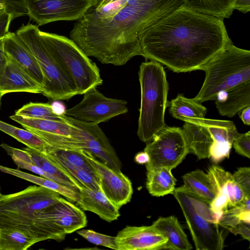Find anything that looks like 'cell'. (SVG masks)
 I'll return each mask as SVG.
<instances>
[{
	"label": "cell",
	"instance_id": "obj_1",
	"mask_svg": "<svg viewBox=\"0 0 250 250\" xmlns=\"http://www.w3.org/2000/svg\"><path fill=\"white\" fill-rule=\"evenodd\" d=\"M183 0H112L95 4L70 33L88 57L103 64L125 65L142 56L140 40L150 27L183 4Z\"/></svg>",
	"mask_w": 250,
	"mask_h": 250
},
{
	"label": "cell",
	"instance_id": "obj_2",
	"mask_svg": "<svg viewBox=\"0 0 250 250\" xmlns=\"http://www.w3.org/2000/svg\"><path fill=\"white\" fill-rule=\"evenodd\" d=\"M232 42L223 21L183 5L142 36V56L177 73L201 70Z\"/></svg>",
	"mask_w": 250,
	"mask_h": 250
},
{
	"label": "cell",
	"instance_id": "obj_3",
	"mask_svg": "<svg viewBox=\"0 0 250 250\" xmlns=\"http://www.w3.org/2000/svg\"><path fill=\"white\" fill-rule=\"evenodd\" d=\"M138 75L141 105L137 134L146 143L166 126L168 83L163 66L154 61L142 63Z\"/></svg>",
	"mask_w": 250,
	"mask_h": 250
},
{
	"label": "cell",
	"instance_id": "obj_4",
	"mask_svg": "<svg viewBox=\"0 0 250 250\" xmlns=\"http://www.w3.org/2000/svg\"><path fill=\"white\" fill-rule=\"evenodd\" d=\"M201 70L205 72V79L194 98L201 103L215 100L220 92L250 81V51L230 43Z\"/></svg>",
	"mask_w": 250,
	"mask_h": 250
},
{
	"label": "cell",
	"instance_id": "obj_5",
	"mask_svg": "<svg viewBox=\"0 0 250 250\" xmlns=\"http://www.w3.org/2000/svg\"><path fill=\"white\" fill-rule=\"evenodd\" d=\"M46 47L63 70L73 80L78 94H84L103 83L96 64L71 39L40 30Z\"/></svg>",
	"mask_w": 250,
	"mask_h": 250
},
{
	"label": "cell",
	"instance_id": "obj_6",
	"mask_svg": "<svg viewBox=\"0 0 250 250\" xmlns=\"http://www.w3.org/2000/svg\"><path fill=\"white\" fill-rule=\"evenodd\" d=\"M56 191L41 186H30L19 192L0 196V228L15 226L39 235L35 225L37 214L58 201Z\"/></svg>",
	"mask_w": 250,
	"mask_h": 250
},
{
	"label": "cell",
	"instance_id": "obj_7",
	"mask_svg": "<svg viewBox=\"0 0 250 250\" xmlns=\"http://www.w3.org/2000/svg\"><path fill=\"white\" fill-rule=\"evenodd\" d=\"M38 25L22 24L16 34L35 57L43 76L42 94L53 100H65L78 95L73 80L63 70L44 45Z\"/></svg>",
	"mask_w": 250,
	"mask_h": 250
},
{
	"label": "cell",
	"instance_id": "obj_8",
	"mask_svg": "<svg viewBox=\"0 0 250 250\" xmlns=\"http://www.w3.org/2000/svg\"><path fill=\"white\" fill-rule=\"evenodd\" d=\"M177 200L197 250H221L224 238L219 218L210 203L189 192L175 188L172 193Z\"/></svg>",
	"mask_w": 250,
	"mask_h": 250
},
{
	"label": "cell",
	"instance_id": "obj_9",
	"mask_svg": "<svg viewBox=\"0 0 250 250\" xmlns=\"http://www.w3.org/2000/svg\"><path fill=\"white\" fill-rule=\"evenodd\" d=\"M87 223L84 212L62 197L39 211L35 221L42 241L63 240L67 234L84 228Z\"/></svg>",
	"mask_w": 250,
	"mask_h": 250
},
{
	"label": "cell",
	"instance_id": "obj_10",
	"mask_svg": "<svg viewBox=\"0 0 250 250\" xmlns=\"http://www.w3.org/2000/svg\"><path fill=\"white\" fill-rule=\"evenodd\" d=\"M146 144L144 151L149 156L147 171L158 167L172 170L189 153L183 129L178 127L166 125Z\"/></svg>",
	"mask_w": 250,
	"mask_h": 250
},
{
	"label": "cell",
	"instance_id": "obj_11",
	"mask_svg": "<svg viewBox=\"0 0 250 250\" xmlns=\"http://www.w3.org/2000/svg\"><path fill=\"white\" fill-rule=\"evenodd\" d=\"M98 0H24L30 19L38 26L60 21H78Z\"/></svg>",
	"mask_w": 250,
	"mask_h": 250
},
{
	"label": "cell",
	"instance_id": "obj_12",
	"mask_svg": "<svg viewBox=\"0 0 250 250\" xmlns=\"http://www.w3.org/2000/svg\"><path fill=\"white\" fill-rule=\"evenodd\" d=\"M127 111L126 101L106 97L94 87L84 94L79 103L66 109L65 115L98 125Z\"/></svg>",
	"mask_w": 250,
	"mask_h": 250
},
{
	"label": "cell",
	"instance_id": "obj_13",
	"mask_svg": "<svg viewBox=\"0 0 250 250\" xmlns=\"http://www.w3.org/2000/svg\"><path fill=\"white\" fill-rule=\"evenodd\" d=\"M81 151L97 173L101 189L107 198L120 208L129 202L133 188L128 178L121 171L110 167L89 152L83 149Z\"/></svg>",
	"mask_w": 250,
	"mask_h": 250
},
{
	"label": "cell",
	"instance_id": "obj_14",
	"mask_svg": "<svg viewBox=\"0 0 250 250\" xmlns=\"http://www.w3.org/2000/svg\"><path fill=\"white\" fill-rule=\"evenodd\" d=\"M213 187L215 197L210 203V207L219 220L222 214L236 206L246 196L242 188L233 179V175L221 167L212 165L207 172Z\"/></svg>",
	"mask_w": 250,
	"mask_h": 250
},
{
	"label": "cell",
	"instance_id": "obj_15",
	"mask_svg": "<svg viewBox=\"0 0 250 250\" xmlns=\"http://www.w3.org/2000/svg\"><path fill=\"white\" fill-rule=\"evenodd\" d=\"M64 119L82 131L86 151L110 167L121 171V163L116 152L98 125L63 115Z\"/></svg>",
	"mask_w": 250,
	"mask_h": 250
},
{
	"label": "cell",
	"instance_id": "obj_16",
	"mask_svg": "<svg viewBox=\"0 0 250 250\" xmlns=\"http://www.w3.org/2000/svg\"><path fill=\"white\" fill-rule=\"evenodd\" d=\"M115 238L117 250H159L167 241V238L152 225L127 226Z\"/></svg>",
	"mask_w": 250,
	"mask_h": 250
},
{
	"label": "cell",
	"instance_id": "obj_17",
	"mask_svg": "<svg viewBox=\"0 0 250 250\" xmlns=\"http://www.w3.org/2000/svg\"><path fill=\"white\" fill-rule=\"evenodd\" d=\"M42 86L15 61L8 57L0 74V95L12 92L42 93Z\"/></svg>",
	"mask_w": 250,
	"mask_h": 250
},
{
	"label": "cell",
	"instance_id": "obj_18",
	"mask_svg": "<svg viewBox=\"0 0 250 250\" xmlns=\"http://www.w3.org/2000/svg\"><path fill=\"white\" fill-rule=\"evenodd\" d=\"M203 123L213 140L209 150V157L215 163L228 157L233 140L238 133L235 124L230 121L206 118Z\"/></svg>",
	"mask_w": 250,
	"mask_h": 250
},
{
	"label": "cell",
	"instance_id": "obj_19",
	"mask_svg": "<svg viewBox=\"0 0 250 250\" xmlns=\"http://www.w3.org/2000/svg\"><path fill=\"white\" fill-rule=\"evenodd\" d=\"M3 42L7 56L18 63L43 87L44 80L41 68L24 41L16 33L9 31L3 37Z\"/></svg>",
	"mask_w": 250,
	"mask_h": 250
},
{
	"label": "cell",
	"instance_id": "obj_20",
	"mask_svg": "<svg viewBox=\"0 0 250 250\" xmlns=\"http://www.w3.org/2000/svg\"><path fill=\"white\" fill-rule=\"evenodd\" d=\"M76 203L83 210L93 212L108 222L117 220L120 215V208L112 203L101 189L79 188V198Z\"/></svg>",
	"mask_w": 250,
	"mask_h": 250
},
{
	"label": "cell",
	"instance_id": "obj_21",
	"mask_svg": "<svg viewBox=\"0 0 250 250\" xmlns=\"http://www.w3.org/2000/svg\"><path fill=\"white\" fill-rule=\"evenodd\" d=\"M214 101L221 116H234L243 108L250 106V81L220 92Z\"/></svg>",
	"mask_w": 250,
	"mask_h": 250
},
{
	"label": "cell",
	"instance_id": "obj_22",
	"mask_svg": "<svg viewBox=\"0 0 250 250\" xmlns=\"http://www.w3.org/2000/svg\"><path fill=\"white\" fill-rule=\"evenodd\" d=\"M25 129L35 133H43L78 138L81 130L64 119V121H55L24 118L15 114L9 117ZM64 118V117H63Z\"/></svg>",
	"mask_w": 250,
	"mask_h": 250
},
{
	"label": "cell",
	"instance_id": "obj_23",
	"mask_svg": "<svg viewBox=\"0 0 250 250\" xmlns=\"http://www.w3.org/2000/svg\"><path fill=\"white\" fill-rule=\"evenodd\" d=\"M204 119L197 123L185 122L182 128L189 152L195 155L198 159L209 158L210 148L213 143L211 136L203 123Z\"/></svg>",
	"mask_w": 250,
	"mask_h": 250
},
{
	"label": "cell",
	"instance_id": "obj_24",
	"mask_svg": "<svg viewBox=\"0 0 250 250\" xmlns=\"http://www.w3.org/2000/svg\"><path fill=\"white\" fill-rule=\"evenodd\" d=\"M167 238L160 250H190L192 249L178 219L174 216L161 217L152 224Z\"/></svg>",
	"mask_w": 250,
	"mask_h": 250
},
{
	"label": "cell",
	"instance_id": "obj_25",
	"mask_svg": "<svg viewBox=\"0 0 250 250\" xmlns=\"http://www.w3.org/2000/svg\"><path fill=\"white\" fill-rule=\"evenodd\" d=\"M167 107L174 118L194 123L201 122L207 111V108L194 98H188L182 94L168 102Z\"/></svg>",
	"mask_w": 250,
	"mask_h": 250
},
{
	"label": "cell",
	"instance_id": "obj_26",
	"mask_svg": "<svg viewBox=\"0 0 250 250\" xmlns=\"http://www.w3.org/2000/svg\"><path fill=\"white\" fill-rule=\"evenodd\" d=\"M41 241L39 237L29 229L15 226L0 228L1 250H26Z\"/></svg>",
	"mask_w": 250,
	"mask_h": 250
},
{
	"label": "cell",
	"instance_id": "obj_27",
	"mask_svg": "<svg viewBox=\"0 0 250 250\" xmlns=\"http://www.w3.org/2000/svg\"><path fill=\"white\" fill-rule=\"evenodd\" d=\"M0 171L29 181L39 186L51 189L64 196L70 201L77 202L79 198V189L63 185L42 176L26 173L0 165Z\"/></svg>",
	"mask_w": 250,
	"mask_h": 250
},
{
	"label": "cell",
	"instance_id": "obj_28",
	"mask_svg": "<svg viewBox=\"0 0 250 250\" xmlns=\"http://www.w3.org/2000/svg\"><path fill=\"white\" fill-rule=\"evenodd\" d=\"M184 185L177 188L190 193L210 203L215 193L208 173L197 169L185 174L182 177Z\"/></svg>",
	"mask_w": 250,
	"mask_h": 250
},
{
	"label": "cell",
	"instance_id": "obj_29",
	"mask_svg": "<svg viewBox=\"0 0 250 250\" xmlns=\"http://www.w3.org/2000/svg\"><path fill=\"white\" fill-rule=\"evenodd\" d=\"M237 0H183V5L190 10L223 21L232 15Z\"/></svg>",
	"mask_w": 250,
	"mask_h": 250
},
{
	"label": "cell",
	"instance_id": "obj_30",
	"mask_svg": "<svg viewBox=\"0 0 250 250\" xmlns=\"http://www.w3.org/2000/svg\"><path fill=\"white\" fill-rule=\"evenodd\" d=\"M175 182L170 169L158 167L147 171L146 187L153 196L160 197L172 193L175 188Z\"/></svg>",
	"mask_w": 250,
	"mask_h": 250
},
{
	"label": "cell",
	"instance_id": "obj_31",
	"mask_svg": "<svg viewBox=\"0 0 250 250\" xmlns=\"http://www.w3.org/2000/svg\"><path fill=\"white\" fill-rule=\"evenodd\" d=\"M42 152L53 162L67 167L83 168L96 172L82 153L81 149L59 148L46 144L45 149Z\"/></svg>",
	"mask_w": 250,
	"mask_h": 250
},
{
	"label": "cell",
	"instance_id": "obj_32",
	"mask_svg": "<svg viewBox=\"0 0 250 250\" xmlns=\"http://www.w3.org/2000/svg\"><path fill=\"white\" fill-rule=\"evenodd\" d=\"M23 149L30 154L34 163L52 176L56 182L78 189L81 187L76 181L59 169L42 152L28 147Z\"/></svg>",
	"mask_w": 250,
	"mask_h": 250
},
{
	"label": "cell",
	"instance_id": "obj_33",
	"mask_svg": "<svg viewBox=\"0 0 250 250\" xmlns=\"http://www.w3.org/2000/svg\"><path fill=\"white\" fill-rule=\"evenodd\" d=\"M242 222L250 223V196L225 211L219 220V224L229 230Z\"/></svg>",
	"mask_w": 250,
	"mask_h": 250
},
{
	"label": "cell",
	"instance_id": "obj_34",
	"mask_svg": "<svg viewBox=\"0 0 250 250\" xmlns=\"http://www.w3.org/2000/svg\"><path fill=\"white\" fill-rule=\"evenodd\" d=\"M0 130L13 137L19 142L41 152L44 151L46 144L36 133L27 129L18 128L0 121Z\"/></svg>",
	"mask_w": 250,
	"mask_h": 250
},
{
	"label": "cell",
	"instance_id": "obj_35",
	"mask_svg": "<svg viewBox=\"0 0 250 250\" xmlns=\"http://www.w3.org/2000/svg\"><path fill=\"white\" fill-rule=\"evenodd\" d=\"M0 146L11 157L19 168L28 170L40 176L55 181L52 176L34 163L31 156L26 151L12 147L6 144H2Z\"/></svg>",
	"mask_w": 250,
	"mask_h": 250
},
{
	"label": "cell",
	"instance_id": "obj_36",
	"mask_svg": "<svg viewBox=\"0 0 250 250\" xmlns=\"http://www.w3.org/2000/svg\"><path fill=\"white\" fill-rule=\"evenodd\" d=\"M52 162L64 173L74 179L81 186L94 190L101 189L100 180L96 172L83 168L67 167Z\"/></svg>",
	"mask_w": 250,
	"mask_h": 250
},
{
	"label": "cell",
	"instance_id": "obj_37",
	"mask_svg": "<svg viewBox=\"0 0 250 250\" xmlns=\"http://www.w3.org/2000/svg\"><path fill=\"white\" fill-rule=\"evenodd\" d=\"M15 115L24 118L64 121L63 115L55 114L48 103H28L15 112Z\"/></svg>",
	"mask_w": 250,
	"mask_h": 250
},
{
	"label": "cell",
	"instance_id": "obj_38",
	"mask_svg": "<svg viewBox=\"0 0 250 250\" xmlns=\"http://www.w3.org/2000/svg\"><path fill=\"white\" fill-rule=\"evenodd\" d=\"M77 232L80 235L93 244L117 250L114 236L102 234L91 229H79Z\"/></svg>",
	"mask_w": 250,
	"mask_h": 250
},
{
	"label": "cell",
	"instance_id": "obj_39",
	"mask_svg": "<svg viewBox=\"0 0 250 250\" xmlns=\"http://www.w3.org/2000/svg\"><path fill=\"white\" fill-rule=\"evenodd\" d=\"M232 146L239 154L250 158V131L245 133H238L234 137Z\"/></svg>",
	"mask_w": 250,
	"mask_h": 250
},
{
	"label": "cell",
	"instance_id": "obj_40",
	"mask_svg": "<svg viewBox=\"0 0 250 250\" xmlns=\"http://www.w3.org/2000/svg\"><path fill=\"white\" fill-rule=\"evenodd\" d=\"M5 6V10L9 13L12 20L19 17L27 15L24 0H0Z\"/></svg>",
	"mask_w": 250,
	"mask_h": 250
},
{
	"label": "cell",
	"instance_id": "obj_41",
	"mask_svg": "<svg viewBox=\"0 0 250 250\" xmlns=\"http://www.w3.org/2000/svg\"><path fill=\"white\" fill-rule=\"evenodd\" d=\"M233 175L235 182L242 188L247 195H250V168H239Z\"/></svg>",
	"mask_w": 250,
	"mask_h": 250
},
{
	"label": "cell",
	"instance_id": "obj_42",
	"mask_svg": "<svg viewBox=\"0 0 250 250\" xmlns=\"http://www.w3.org/2000/svg\"><path fill=\"white\" fill-rule=\"evenodd\" d=\"M229 230L234 234H240L245 239L250 241V223L242 222Z\"/></svg>",
	"mask_w": 250,
	"mask_h": 250
},
{
	"label": "cell",
	"instance_id": "obj_43",
	"mask_svg": "<svg viewBox=\"0 0 250 250\" xmlns=\"http://www.w3.org/2000/svg\"><path fill=\"white\" fill-rule=\"evenodd\" d=\"M53 112L58 116H62L65 115L66 107L64 104L59 101V100H54L51 104Z\"/></svg>",
	"mask_w": 250,
	"mask_h": 250
},
{
	"label": "cell",
	"instance_id": "obj_44",
	"mask_svg": "<svg viewBox=\"0 0 250 250\" xmlns=\"http://www.w3.org/2000/svg\"><path fill=\"white\" fill-rule=\"evenodd\" d=\"M234 9H236L243 13L250 11V0H237L235 4Z\"/></svg>",
	"mask_w": 250,
	"mask_h": 250
},
{
	"label": "cell",
	"instance_id": "obj_45",
	"mask_svg": "<svg viewBox=\"0 0 250 250\" xmlns=\"http://www.w3.org/2000/svg\"><path fill=\"white\" fill-rule=\"evenodd\" d=\"M8 61V57L6 55L4 47L3 38H0V74L2 72Z\"/></svg>",
	"mask_w": 250,
	"mask_h": 250
},
{
	"label": "cell",
	"instance_id": "obj_46",
	"mask_svg": "<svg viewBox=\"0 0 250 250\" xmlns=\"http://www.w3.org/2000/svg\"><path fill=\"white\" fill-rule=\"evenodd\" d=\"M239 117L243 123L248 125H250V106H247L239 111Z\"/></svg>",
	"mask_w": 250,
	"mask_h": 250
},
{
	"label": "cell",
	"instance_id": "obj_47",
	"mask_svg": "<svg viewBox=\"0 0 250 250\" xmlns=\"http://www.w3.org/2000/svg\"><path fill=\"white\" fill-rule=\"evenodd\" d=\"M135 161L139 164H146L149 161V156L145 151L140 152L135 155Z\"/></svg>",
	"mask_w": 250,
	"mask_h": 250
},
{
	"label": "cell",
	"instance_id": "obj_48",
	"mask_svg": "<svg viewBox=\"0 0 250 250\" xmlns=\"http://www.w3.org/2000/svg\"><path fill=\"white\" fill-rule=\"evenodd\" d=\"M111 0H98L96 4L102 5L108 3Z\"/></svg>",
	"mask_w": 250,
	"mask_h": 250
},
{
	"label": "cell",
	"instance_id": "obj_49",
	"mask_svg": "<svg viewBox=\"0 0 250 250\" xmlns=\"http://www.w3.org/2000/svg\"><path fill=\"white\" fill-rule=\"evenodd\" d=\"M5 8V6L1 2H0V10L3 9Z\"/></svg>",
	"mask_w": 250,
	"mask_h": 250
},
{
	"label": "cell",
	"instance_id": "obj_50",
	"mask_svg": "<svg viewBox=\"0 0 250 250\" xmlns=\"http://www.w3.org/2000/svg\"><path fill=\"white\" fill-rule=\"evenodd\" d=\"M1 98L2 97L0 95V107H1Z\"/></svg>",
	"mask_w": 250,
	"mask_h": 250
},
{
	"label": "cell",
	"instance_id": "obj_51",
	"mask_svg": "<svg viewBox=\"0 0 250 250\" xmlns=\"http://www.w3.org/2000/svg\"><path fill=\"white\" fill-rule=\"evenodd\" d=\"M1 195V193H0V196Z\"/></svg>",
	"mask_w": 250,
	"mask_h": 250
},
{
	"label": "cell",
	"instance_id": "obj_52",
	"mask_svg": "<svg viewBox=\"0 0 250 250\" xmlns=\"http://www.w3.org/2000/svg\"></svg>",
	"mask_w": 250,
	"mask_h": 250
}]
</instances>
